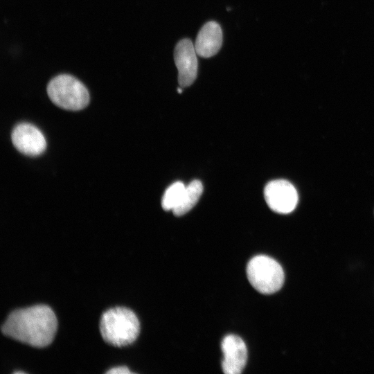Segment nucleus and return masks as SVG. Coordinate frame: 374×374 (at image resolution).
<instances>
[{
  "label": "nucleus",
  "instance_id": "1",
  "mask_svg": "<svg viewBox=\"0 0 374 374\" xmlns=\"http://www.w3.org/2000/svg\"><path fill=\"white\" fill-rule=\"evenodd\" d=\"M57 326L52 309L40 304L10 312L1 326V332L21 343L43 348L52 342Z\"/></svg>",
  "mask_w": 374,
  "mask_h": 374
},
{
  "label": "nucleus",
  "instance_id": "2",
  "mask_svg": "<svg viewBox=\"0 0 374 374\" xmlns=\"http://www.w3.org/2000/svg\"><path fill=\"white\" fill-rule=\"evenodd\" d=\"M99 327L103 340L117 347L132 344L140 332L138 317L132 310L125 307H114L104 312Z\"/></svg>",
  "mask_w": 374,
  "mask_h": 374
},
{
  "label": "nucleus",
  "instance_id": "3",
  "mask_svg": "<svg viewBox=\"0 0 374 374\" xmlns=\"http://www.w3.org/2000/svg\"><path fill=\"white\" fill-rule=\"evenodd\" d=\"M50 100L57 107L71 111L86 107L89 93L86 87L75 77L61 74L50 80L46 88Z\"/></svg>",
  "mask_w": 374,
  "mask_h": 374
},
{
  "label": "nucleus",
  "instance_id": "4",
  "mask_svg": "<svg viewBox=\"0 0 374 374\" xmlns=\"http://www.w3.org/2000/svg\"><path fill=\"white\" fill-rule=\"evenodd\" d=\"M246 271L249 283L261 294H274L283 285L285 276L283 268L269 256H254L249 261Z\"/></svg>",
  "mask_w": 374,
  "mask_h": 374
},
{
  "label": "nucleus",
  "instance_id": "5",
  "mask_svg": "<svg viewBox=\"0 0 374 374\" xmlns=\"http://www.w3.org/2000/svg\"><path fill=\"white\" fill-rule=\"evenodd\" d=\"M264 196L268 206L274 212L290 213L298 203V193L288 181L277 179L269 181L265 187Z\"/></svg>",
  "mask_w": 374,
  "mask_h": 374
},
{
  "label": "nucleus",
  "instance_id": "6",
  "mask_svg": "<svg viewBox=\"0 0 374 374\" xmlns=\"http://www.w3.org/2000/svg\"><path fill=\"white\" fill-rule=\"evenodd\" d=\"M197 53L193 42L188 39L179 41L175 46L174 60L178 70V82L180 86H190L197 75L198 63Z\"/></svg>",
  "mask_w": 374,
  "mask_h": 374
},
{
  "label": "nucleus",
  "instance_id": "7",
  "mask_svg": "<svg viewBox=\"0 0 374 374\" xmlns=\"http://www.w3.org/2000/svg\"><path fill=\"white\" fill-rule=\"evenodd\" d=\"M11 139L15 148L28 156H38L46 148V141L42 132L35 125L22 123L15 127Z\"/></svg>",
  "mask_w": 374,
  "mask_h": 374
},
{
  "label": "nucleus",
  "instance_id": "8",
  "mask_svg": "<svg viewBox=\"0 0 374 374\" xmlns=\"http://www.w3.org/2000/svg\"><path fill=\"white\" fill-rule=\"evenodd\" d=\"M221 348L224 355L223 372L226 374L241 373L247 360V349L244 341L238 336L229 335L224 337Z\"/></svg>",
  "mask_w": 374,
  "mask_h": 374
},
{
  "label": "nucleus",
  "instance_id": "9",
  "mask_svg": "<svg viewBox=\"0 0 374 374\" xmlns=\"http://www.w3.org/2000/svg\"><path fill=\"white\" fill-rule=\"evenodd\" d=\"M222 44V31L215 21H208L199 31L195 42L197 54L202 57H210L220 51Z\"/></svg>",
  "mask_w": 374,
  "mask_h": 374
},
{
  "label": "nucleus",
  "instance_id": "10",
  "mask_svg": "<svg viewBox=\"0 0 374 374\" xmlns=\"http://www.w3.org/2000/svg\"><path fill=\"white\" fill-rule=\"evenodd\" d=\"M203 191V186L200 181L193 180L186 186L181 201L173 209L176 216H181L188 212L197 204Z\"/></svg>",
  "mask_w": 374,
  "mask_h": 374
},
{
  "label": "nucleus",
  "instance_id": "11",
  "mask_svg": "<svg viewBox=\"0 0 374 374\" xmlns=\"http://www.w3.org/2000/svg\"><path fill=\"white\" fill-rule=\"evenodd\" d=\"M185 188L186 186L181 181H176L166 190L161 200L165 211H173L179 204Z\"/></svg>",
  "mask_w": 374,
  "mask_h": 374
},
{
  "label": "nucleus",
  "instance_id": "12",
  "mask_svg": "<svg viewBox=\"0 0 374 374\" xmlns=\"http://www.w3.org/2000/svg\"><path fill=\"white\" fill-rule=\"evenodd\" d=\"M106 373H113V374H116V373L129 374V373H131L132 372L128 369V368L125 366H118V367H114L109 369Z\"/></svg>",
  "mask_w": 374,
  "mask_h": 374
},
{
  "label": "nucleus",
  "instance_id": "13",
  "mask_svg": "<svg viewBox=\"0 0 374 374\" xmlns=\"http://www.w3.org/2000/svg\"><path fill=\"white\" fill-rule=\"evenodd\" d=\"M182 91H183V90H182L181 88L179 87V88L177 89V92H178L179 93H181Z\"/></svg>",
  "mask_w": 374,
  "mask_h": 374
},
{
  "label": "nucleus",
  "instance_id": "14",
  "mask_svg": "<svg viewBox=\"0 0 374 374\" xmlns=\"http://www.w3.org/2000/svg\"><path fill=\"white\" fill-rule=\"evenodd\" d=\"M15 373H24V372L23 371H16V372H15Z\"/></svg>",
  "mask_w": 374,
  "mask_h": 374
}]
</instances>
